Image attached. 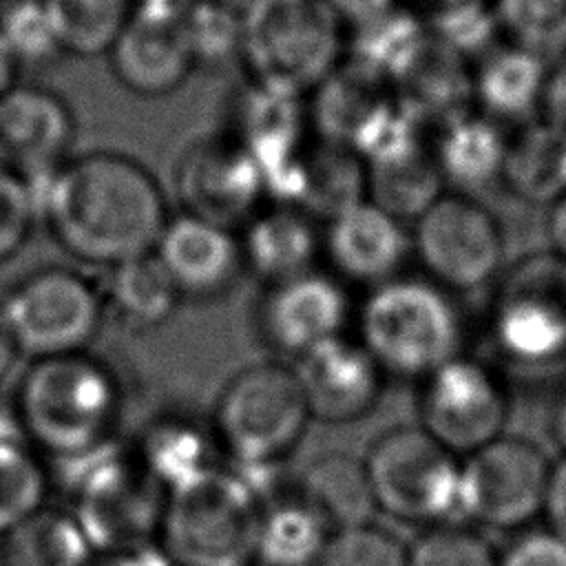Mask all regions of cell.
Here are the masks:
<instances>
[{
  "label": "cell",
  "instance_id": "obj_1",
  "mask_svg": "<svg viewBox=\"0 0 566 566\" xmlns=\"http://www.w3.org/2000/svg\"><path fill=\"white\" fill-rule=\"evenodd\" d=\"M33 188L51 237L93 265L115 268L150 254L170 219L155 175L117 150L69 157Z\"/></svg>",
  "mask_w": 566,
  "mask_h": 566
},
{
  "label": "cell",
  "instance_id": "obj_19",
  "mask_svg": "<svg viewBox=\"0 0 566 566\" xmlns=\"http://www.w3.org/2000/svg\"><path fill=\"white\" fill-rule=\"evenodd\" d=\"M411 252V234L402 221L365 199L325 221L323 254L332 274L369 290L400 276Z\"/></svg>",
  "mask_w": 566,
  "mask_h": 566
},
{
  "label": "cell",
  "instance_id": "obj_10",
  "mask_svg": "<svg viewBox=\"0 0 566 566\" xmlns=\"http://www.w3.org/2000/svg\"><path fill=\"white\" fill-rule=\"evenodd\" d=\"M551 467L537 444L502 433L460 462V515L497 531L531 524L544 513Z\"/></svg>",
  "mask_w": 566,
  "mask_h": 566
},
{
  "label": "cell",
  "instance_id": "obj_7",
  "mask_svg": "<svg viewBox=\"0 0 566 566\" xmlns=\"http://www.w3.org/2000/svg\"><path fill=\"white\" fill-rule=\"evenodd\" d=\"M312 416L292 367L259 363L221 391L212 433L232 467H274L303 438Z\"/></svg>",
  "mask_w": 566,
  "mask_h": 566
},
{
  "label": "cell",
  "instance_id": "obj_43",
  "mask_svg": "<svg viewBox=\"0 0 566 566\" xmlns=\"http://www.w3.org/2000/svg\"><path fill=\"white\" fill-rule=\"evenodd\" d=\"M88 566H172L159 544H146L128 551L95 553Z\"/></svg>",
  "mask_w": 566,
  "mask_h": 566
},
{
  "label": "cell",
  "instance_id": "obj_22",
  "mask_svg": "<svg viewBox=\"0 0 566 566\" xmlns=\"http://www.w3.org/2000/svg\"><path fill=\"white\" fill-rule=\"evenodd\" d=\"M391 84H396L398 102L418 119L436 113L447 119L460 115V104L473 91V77L464 69L462 55L433 33H427Z\"/></svg>",
  "mask_w": 566,
  "mask_h": 566
},
{
  "label": "cell",
  "instance_id": "obj_31",
  "mask_svg": "<svg viewBox=\"0 0 566 566\" xmlns=\"http://www.w3.org/2000/svg\"><path fill=\"white\" fill-rule=\"evenodd\" d=\"M546 80L542 55L515 44L484 55L473 77V91L489 113L524 117L542 104Z\"/></svg>",
  "mask_w": 566,
  "mask_h": 566
},
{
  "label": "cell",
  "instance_id": "obj_2",
  "mask_svg": "<svg viewBox=\"0 0 566 566\" xmlns=\"http://www.w3.org/2000/svg\"><path fill=\"white\" fill-rule=\"evenodd\" d=\"M13 409L29 442L64 462L115 440L119 387L84 352L38 358L18 385Z\"/></svg>",
  "mask_w": 566,
  "mask_h": 566
},
{
  "label": "cell",
  "instance_id": "obj_11",
  "mask_svg": "<svg viewBox=\"0 0 566 566\" xmlns=\"http://www.w3.org/2000/svg\"><path fill=\"white\" fill-rule=\"evenodd\" d=\"M411 252L442 290H473L497 272L504 237L482 203L462 192H442L413 219Z\"/></svg>",
  "mask_w": 566,
  "mask_h": 566
},
{
  "label": "cell",
  "instance_id": "obj_6",
  "mask_svg": "<svg viewBox=\"0 0 566 566\" xmlns=\"http://www.w3.org/2000/svg\"><path fill=\"white\" fill-rule=\"evenodd\" d=\"M57 464L73 495L71 515L95 553L139 548L159 533L166 491L133 451L113 440Z\"/></svg>",
  "mask_w": 566,
  "mask_h": 566
},
{
  "label": "cell",
  "instance_id": "obj_40",
  "mask_svg": "<svg viewBox=\"0 0 566 566\" xmlns=\"http://www.w3.org/2000/svg\"><path fill=\"white\" fill-rule=\"evenodd\" d=\"M38 219L33 184L0 164V263L15 256L29 241Z\"/></svg>",
  "mask_w": 566,
  "mask_h": 566
},
{
  "label": "cell",
  "instance_id": "obj_13",
  "mask_svg": "<svg viewBox=\"0 0 566 566\" xmlns=\"http://www.w3.org/2000/svg\"><path fill=\"white\" fill-rule=\"evenodd\" d=\"M420 427L455 455H469L502 436L506 391L478 360L455 356L422 378Z\"/></svg>",
  "mask_w": 566,
  "mask_h": 566
},
{
  "label": "cell",
  "instance_id": "obj_28",
  "mask_svg": "<svg viewBox=\"0 0 566 566\" xmlns=\"http://www.w3.org/2000/svg\"><path fill=\"white\" fill-rule=\"evenodd\" d=\"M367 199V166L347 146L310 142L303 164L298 208L325 221Z\"/></svg>",
  "mask_w": 566,
  "mask_h": 566
},
{
  "label": "cell",
  "instance_id": "obj_45",
  "mask_svg": "<svg viewBox=\"0 0 566 566\" xmlns=\"http://www.w3.org/2000/svg\"><path fill=\"white\" fill-rule=\"evenodd\" d=\"M327 2L340 15L345 27L352 24L354 29L396 9L394 0H327Z\"/></svg>",
  "mask_w": 566,
  "mask_h": 566
},
{
  "label": "cell",
  "instance_id": "obj_47",
  "mask_svg": "<svg viewBox=\"0 0 566 566\" xmlns=\"http://www.w3.org/2000/svg\"><path fill=\"white\" fill-rule=\"evenodd\" d=\"M20 356V347L13 338V332L4 318V312L0 307V380L13 369L15 360Z\"/></svg>",
  "mask_w": 566,
  "mask_h": 566
},
{
  "label": "cell",
  "instance_id": "obj_27",
  "mask_svg": "<svg viewBox=\"0 0 566 566\" xmlns=\"http://www.w3.org/2000/svg\"><path fill=\"white\" fill-rule=\"evenodd\" d=\"M46 471L13 407L0 402V535L44 509Z\"/></svg>",
  "mask_w": 566,
  "mask_h": 566
},
{
  "label": "cell",
  "instance_id": "obj_16",
  "mask_svg": "<svg viewBox=\"0 0 566 566\" xmlns=\"http://www.w3.org/2000/svg\"><path fill=\"white\" fill-rule=\"evenodd\" d=\"M352 318L347 287L332 272L312 270L268 285L259 303L263 340L292 358L345 334Z\"/></svg>",
  "mask_w": 566,
  "mask_h": 566
},
{
  "label": "cell",
  "instance_id": "obj_4",
  "mask_svg": "<svg viewBox=\"0 0 566 566\" xmlns=\"http://www.w3.org/2000/svg\"><path fill=\"white\" fill-rule=\"evenodd\" d=\"M356 325V340L385 376L422 380L460 356V316L433 281L400 274L371 287Z\"/></svg>",
  "mask_w": 566,
  "mask_h": 566
},
{
  "label": "cell",
  "instance_id": "obj_33",
  "mask_svg": "<svg viewBox=\"0 0 566 566\" xmlns=\"http://www.w3.org/2000/svg\"><path fill=\"white\" fill-rule=\"evenodd\" d=\"M181 301L155 252L111 268L104 305L130 327H157L172 316Z\"/></svg>",
  "mask_w": 566,
  "mask_h": 566
},
{
  "label": "cell",
  "instance_id": "obj_46",
  "mask_svg": "<svg viewBox=\"0 0 566 566\" xmlns=\"http://www.w3.org/2000/svg\"><path fill=\"white\" fill-rule=\"evenodd\" d=\"M416 2L427 11V18H429L427 27L442 22L467 9H473L478 4H484V0H416Z\"/></svg>",
  "mask_w": 566,
  "mask_h": 566
},
{
  "label": "cell",
  "instance_id": "obj_38",
  "mask_svg": "<svg viewBox=\"0 0 566 566\" xmlns=\"http://www.w3.org/2000/svg\"><path fill=\"white\" fill-rule=\"evenodd\" d=\"M409 566H497V553L475 531L438 524L409 548Z\"/></svg>",
  "mask_w": 566,
  "mask_h": 566
},
{
  "label": "cell",
  "instance_id": "obj_21",
  "mask_svg": "<svg viewBox=\"0 0 566 566\" xmlns=\"http://www.w3.org/2000/svg\"><path fill=\"white\" fill-rule=\"evenodd\" d=\"M241 228L243 263L268 285L316 270L323 232L303 208L274 201L259 208Z\"/></svg>",
  "mask_w": 566,
  "mask_h": 566
},
{
  "label": "cell",
  "instance_id": "obj_51",
  "mask_svg": "<svg viewBox=\"0 0 566 566\" xmlns=\"http://www.w3.org/2000/svg\"><path fill=\"white\" fill-rule=\"evenodd\" d=\"M135 4H181L186 0H133Z\"/></svg>",
  "mask_w": 566,
  "mask_h": 566
},
{
  "label": "cell",
  "instance_id": "obj_41",
  "mask_svg": "<svg viewBox=\"0 0 566 566\" xmlns=\"http://www.w3.org/2000/svg\"><path fill=\"white\" fill-rule=\"evenodd\" d=\"M497 566H566V542L548 528L522 533L497 555Z\"/></svg>",
  "mask_w": 566,
  "mask_h": 566
},
{
  "label": "cell",
  "instance_id": "obj_17",
  "mask_svg": "<svg viewBox=\"0 0 566 566\" xmlns=\"http://www.w3.org/2000/svg\"><path fill=\"white\" fill-rule=\"evenodd\" d=\"M292 369L314 420L329 424L360 420L382 396V369L356 338L345 334L298 356Z\"/></svg>",
  "mask_w": 566,
  "mask_h": 566
},
{
  "label": "cell",
  "instance_id": "obj_9",
  "mask_svg": "<svg viewBox=\"0 0 566 566\" xmlns=\"http://www.w3.org/2000/svg\"><path fill=\"white\" fill-rule=\"evenodd\" d=\"M20 354L53 358L84 352L104 318V296L80 272L42 268L20 279L0 301Z\"/></svg>",
  "mask_w": 566,
  "mask_h": 566
},
{
  "label": "cell",
  "instance_id": "obj_15",
  "mask_svg": "<svg viewBox=\"0 0 566 566\" xmlns=\"http://www.w3.org/2000/svg\"><path fill=\"white\" fill-rule=\"evenodd\" d=\"M181 4H135L106 53L126 91L161 97L177 91L197 69Z\"/></svg>",
  "mask_w": 566,
  "mask_h": 566
},
{
  "label": "cell",
  "instance_id": "obj_29",
  "mask_svg": "<svg viewBox=\"0 0 566 566\" xmlns=\"http://www.w3.org/2000/svg\"><path fill=\"white\" fill-rule=\"evenodd\" d=\"M506 186L528 203H555L566 195V137L548 124L526 126L506 142Z\"/></svg>",
  "mask_w": 566,
  "mask_h": 566
},
{
  "label": "cell",
  "instance_id": "obj_23",
  "mask_svg": "<svg viewBox=\"0 0 566 566\" xmlns=\"http://www.w3.org/2000/svg\"><path fill=\"white\" fill-rule=\"evenodd\" d=\"M296 493L325 517L332 531L371 524L378 511L365 462L340 451L314 458L296 480Z\"/></svg>",
  "mask_w": 566,
  "mask_h": 566
},
{
  "label": "cell",
  "instance_id": "obj_18",
  "mask_svg": "<svg viewBox=\"0 0 566 566\" xmlns=\"http://www.w3.org/2000/svg\"><path fill=\"white\" fill-rule=\"evenodd\" d=\"M75 119L69 104L31 84H15L0 99V164L33 186L69 159Z\"/></svg>",
  "mask_w": 566,
  "mask_h": 566
},
{
  "label": "cell",
  "instance_id": "obj_35",
  "mask_svg": "<svg viewBox=\"0 0 566 566\" xmlns=\"http://www.w3.org/2000/svg\"><path fill=\"white\" fill-rule=\"evenodd\" d=\"M181 9L195 66H219L239 55L241 13L228 0H186Z\"/></svg>",
  "mask_w": 566,
  "mask_h": 566
},
{
  "label": "cell",
  "instance_id": "obj_5",
  "mask_svg": "<svg viewBox=\"0 0 566 566\" xmlns=\"http://www.w3.org/2000/svg\"><path fill=\"white\" fill-rule=\"evenodd\" d=\"M263 504L230 467L166 493L159 548L172 566H254Z\"/></svg>",
  "mask_w": 566,
  "mask_h": 566
},
{
  "label": "cell",
  "instance_id": "obj_32",
  "mask_svg": "<svg viewBox=\"0 0 566 566\" xmlns=\"http://www.w3.org/2000/svg\"><path fill=\"white\" fill-rule=\"evenodd\" d=\"M442 177L424 144L367 164V199L402 219H416L442 195Z\"/></svg>",
  "mask_w": 566,
  "mask_h": 566
},
{
  "label": "cell",
  "instance_id": "obj_34",
  "mask_svg": "<svg viewBox=\"0 0 566 566\" xmlns=\"http://www.w3.org/2000/svg\"><path fill=\"white\" fill-rule=\"evenodd\" d=\"M69 55H104L130 18L133 0H40Z\"/></svg>",
  "mask_w": 566,
  "mask_h": 566
},
{
  "label": "cell",
  "instance_id": "obj_8",
  "mask_svg": "<svg viewBox=\"0 0 566 566\" xmlns=\"http://www.w3.org/2000/svg\"><path fill=\"white\" fill-rule=\"evenodd\" d=\"M363 462L378 511L436 526L460 515V460L422 427L382 433Z\"/></svg>",
  "mask_w": 566,
  "mask_h": 566
},
{
  "label": "cell",
  "instance_id": "obj_20",
  "mask_svg": "<svg viewBox=\"0 0 566 566\" xmlns=\"http://www.w3.org/2000/svg\"><path fill=\"white\" fill-rule=\"evenodd\" d=\"M153 252L181 298H217L245 270L239 232L188 212L170 214Z\"/></svg>",
  "mask_w": 566,
  "mask_h": 566
},
{
  "label": "cell",
  "instance_id": "obj_50",
  "mask_svg": "<svg viewBox=\"0 0 566 566\" xmlns=\"http://www.w3.org/2000/svg\"><path fill=\"white\" fill-rule=\"evenodd\" d=\"M551 429L555 440L562 444V449L566 451V394L559 398L555 411H553V420H551Z\"/></svg>",
  "mask_w": 566,
  "mask_h": 566
},
{
  "label": "cell",
  "instance_id": "obj_48",
  "mask_svg": "<svg viewBox=\"0 0 566 566\" xmlns=\"http://www.w3.org/2000/svg\"><path fill=\"white\" fill-rule=\"evenodd\" d=\"M548 230H551V239L557 256L566 261V195L553 203Z\"/></svg>",
  "mask_w": 566,
  "mask_h": 566
},
{
  "label": "cell",
  "instance_id": "obj_53",
  "mask_svg": "<svg viewBox=\"0 0 566 566\" xmlns=\"http://www.w3.org/2000/svg\"><path fill=\"white\" fill-rule=\"evenodd\" d=\"M228 2H230V0H228ZM245 2H250V0H245Z\"/></svg>",
  "mask_w": 566,
  "mask_h": 566
},
{
  "label": "cell",
  "instance_id": "obj_12",
  "mask_svg": "<svg viewBox=\"0 0 566 566\" xmlns=\"http://www.w3.org/2000/svg\"><path fill=\"white\" fill-rule=\"evenodd\" d=\"M500 352L520 365H548L566 356V261L557 254L517 263L493 314Z\"/></svg>",
  "mask_w": 566,
  "mask_h": 566
},
{
  "label": "cell",
  "instance_id": "obj_44",
  "mask_svg": "<svg viewBox=\"0 0 566 566\" xmlns=\"http://www.w3.org/2000/svg\"><path fill=\"white\" fill-rule=\"evenodd\" d=\"M539 106L546 115L544 124L566 137V66L557 69V73L546 80Z\"/></svg>",
  "mask_w": 566,
  "mask_h": 566
},
{
  "label": "cell",
  "instance_id": "obj_24",
  "mask_svg": "<svg viewBox=\"0 0 566 566\" xmlns=\"http://www.w3.org/2000/svg\"><path fill=\"white\" fill-rule=\"evenodd\" d=\"M431 153L442 181L458 190H478L502 177L506 142L486 117L460 113L447 119Z\"/></svg>",
  "mask_w": 566,
  "mask_h": 566
},
{
  "label": "cell",
  "instance_id": "obj_25",
  "mask_svg": "<svg viewBox=\"0 0 566 566\" xmlns=\"http://www.w3.org/2000/svg\"><path fill=\"white\" fill-rule=\"evenodd\" d=\"M332 526L298 493L276 497L261 511L256 566H318Z\"/></svg>",
  "mask_w": 566,
  "mask_h": 566
},
{
  "label": "cell",
  "instance_id": "obj_14",
  "mask_svg": "<svg viewBox=\"0 0 566 566\" xmlns=\"http://www.w3.org/2000/svg\"><path fill=\"white\" fill-rule=\"evenodd\" d=\"M172 184L181 212L232 230L261 208L265 195L252 155L232 135L201 137L184 148Z\"/></svg>",
  "mask_w": 566,
  "mask_h": 566
},
{
  "label": "cell",
  "instance_id": "obj_52",
  "mask_svg": "<svg viewBox=\"0 0 566 566\" xmlns=\"http://www.w3.org/2000/svg\"><path fill=\"white\" fill-rule=\"evenodd\" d=\"M0 566H4V564H2V553H0Z\"/></svg>",
  "mask_w": 566,
  "mask_h": 566
},
{
  "label": "cell",
  "instance_id": "obj_36",
  "mask_svg": "<svg viewBox=\"0 0 566 566\" xmlns=\"http://www.w3.org/2000/svg\"><path fill=\"white\" fill-rule=\"evenodd\" d=\"M495 20L517 46L537 55L566 44V0H497Z\"/></svg>",
  "mask_w": 566,
  "mask_h": 566
},
{
  "label": "cell",
  "instance_id": "obj_49",
  "mask_svg": "<svg viewBox=\"0 0 566 566\" xmlns=\"http://www.w3.org/2000/svg\"><path fill=\"white\" fill-rule=\"evenodd\" d=\"M18 62L0 33V99L18 84Z\"/></svg>",
  "mask_w": 566,
  "mask_h": 566
},
{
  "label": "cell",
  "instance_id": "obj_30",
  "mask_svg": "<svg viewBox=\"0 0 566 566\" xmlns=\"http://www.w3.org/2000/svg\"><path fill=\"white\" fill-rule=\"evenodd\" d=\"M4 566H88L91 542L71 513L40 509L0 535Z\"/></svg>",
  "mask_w": 566,
  "mask_h": 566
},
{
  "label": "cell",
  "instance_id": "obj_39",
  "mask_svg": "<svg viewBox=\"0 0 566 566\" xmlns=\"http://www.w3.org/2000/svg\"><path fill=\"white\" fill-rule=\"evenodd\" d=\"M318 566H409L407 546L374 524L332 531Z\"/></svg>",
  "mask_w": 566,
  "mask_h": 566
},
{
  "label": "cell",
  "instance_id": "obj_37",
  "mask_svg": "<svg viewBox=\"0 0 566 566\" xmlns=\"http://www.w3.org/2000/svg\"><path fill=\"white\" fill-rule=\"evenodd\" d=\"M0 33L18 66H46L64 55L40 0H15L0 15Z\"/></svg>",
  "mask_w": 566,
  "mask_h": 566
},
{
  "label": "cell",
  "instance_id": "obj_26",
  "mask_svg": "<svg viewBox=\"0 0 566 566\" xmlns=\"http://www.w3.org/2000/svg\"><path fill=\"white\" fill-rule=\"evenodd\" d=\"M217 438L201 424L168 416L153 422L133 449L148 475L168 493L214 464Z\"/></svg>",
  "mask_w": 566,
  "mask_h": 566
},
{
  "label": "cell",
  "instance_id": "obj_42",
  "mask_svg": "<svg viewBox=\"0 0 566 566\" xmlns=\"http://www.w3.org/2000/svg\"><path fill=\"white\" fill-rule=\"evenodd\" d=\"M548 522V531L566 542V453L557 464L551 467V480L544 502V513Z\"/></svg>",
  "mask_w": 566,
  "mask_h": 566
},
{
  "label": "cell",
  "instance_id": "obj_3",
  "mask_svg": "<svg viewBox=\"0 0 566 566\" xmlns=\"http://www.w3.org/2000/svg\"><path fill=\"white\" fill-rule=\"evenodd\" d=\"M239 57L252 84L305 99L345 62V22L327 0H250Z\"/></svg>",
  "mask_w": 566,
  "mask_h": 566
}]
</instances>
